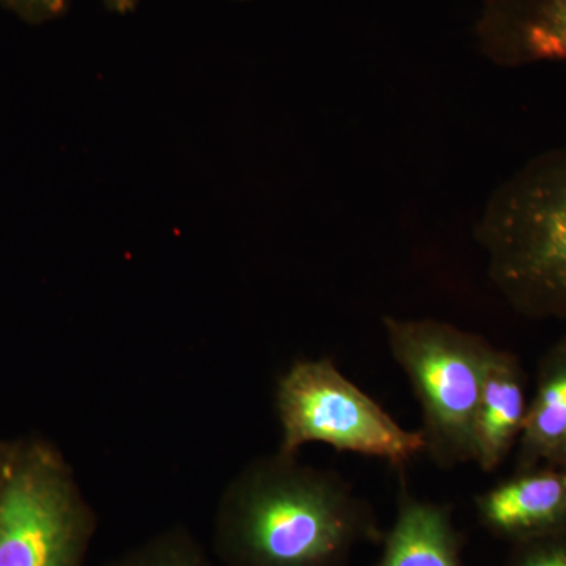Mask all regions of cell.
Here are the masks:
<instances>
[{"mask_svg": "<svg viewBox=\"0 0 566 566\" xmlns=\"http://www.w3.org/2000/svg\"><path fill=\"white\" fill-rule=\"evenodd\" d=\"M476 520L510 545L566 531V468L515 471L475 497Z\"/></svg>", "mask_w": 566, "mask_h": 566, "instance_id": "obj_7", "label": "cell"}, {"mask_svg": "<svg viewBox=\"0 0 566 566\" xmlns=\"http://www.w3.org/2000/svg\"><path fill=\"white\" fill-rule=\"evenodd\" d=\"M387 345L422 409L424 453L439 468L474 461V420L495 346L434 318L382 319Z\"/></svg>", "mask_w": 566, "mask_h": 566, "instance_id": "obj_3", "label": "cell"}, {"mask_svg": "<svg viewBox=\"0 0 566 566\" xmlns=\"http://www.w3.org/2000/svg\"><path fill=\"white\" fill-rule=\"evenodd\" d=\"M216 532L229 566H342L357 546L385 536L344 476L279 450L230 480Z\"/></svg>", "mask_w": 566, "mask_h": 566, "instance_id": "obj_1", "label": "cell"}, {"mask_svg": "<svg viewBox=\"0 0 566 566\" xmlns=\"http://www.w3.org/2000/svg\"><path fill=\"white\" fill-rule=\"evenodd\" d=\"M114 566H211L185 531H170L145 543Z\"/></svg>", "mask_w": 566, "mask_h": 566, "instance_id": "obj_11", "label": "cell"}, {"mask_svg": "<svg viewBox=\"0 0 566 566\" xmlns=\"http://www.w3.org/2000/svg\"><path fill=\"white\" fill-rule=\"evenodd\" d=\"M506 566H566V531L512 545Z\"/></svg>", "mask_w": 566, "mask_h": 566, "instance_id": "obj_12", "label": "cell"}, {"mask_svg": "<svg viewBox=\"0 0 566 566\" xmlns=\"http://www.w3.org/2000/svg\"><path fill=\"white\" fill-rule=\"evenodd\" d=\"M475 40L501 69L566 62V0H482Z\"/></svg>", "mask_w": 566, "mask_h": 566, "instance_id": "obj_6", "label": "cell"}, {"mask_svg": "<svg viewBox=\"0 0 566 566\" xmlns=\"http://www.w3.org/2000/svg\"><path fill=\"white\" fill-rule=\"evenodd\" d=\"M274 403L282 428L279 452L286 455H297L307 444H326L403 468L424 453L422 430L401 427L329 357L290 365L279 376Z\"/></svg>", "mask_w": 566, "mask_h": 566, "instance_id": "obj_5", "label": "cell"}, {"mask_svg": "<svg viewBox=\"0 0 566 566\" xmlns=\"http://www.w3.org/2000/svg\"><path fill=\"white\" fill-rule=\"evenodd\" d=\"M91 505L46 438L11 441L0 469V566H84Z\"/></svg>", "mask_w": 566, "mask_h": 566, "instance_id": "obj_4", "label": "cell"}, {"mask_svg": "<svg viewBox=\"0 0 566 566\" xmlns=\"http://www.w3.org/2000/svg\"><path fill=\"white\" fill-rule=\"evenodd\" d=\"M546 464H557V465H564L566 468V441L564 442V446L558 449V452L556 455H554L553 460L549 461V463Z\"/></svg>", "mask_w": 566, "mask_h": 566, "instance_id": "obj_15", "label": "cell"}, {"mask_svg": "<svg viewBox=\"0 0 566 566\" xmlns=\"http://www.w3.org/2000/svg\"><path fill=\"white\" fill-rule=\"evenodd\" d=\"M0 6L25 24L41 25L61 18L70 0H0Z\"/></svg>", "mask_w": 566, "mask_h": 566, "instance_id": "obj_13", "label": "cell"}, {"mask_svg": "<svg viewBox=\"0 0 566 566\" xmlns=\"http://www.w3.org/2000/svg\"><path fill=\"white\" fill-rule=\"evenodd\" d=\"M474 240L515 314L566 322V145L532 156L495 186Z\"/></svg>", "mask_w": 566, "mask_h": 566, "instance_id": "obj_2", "label": "cell"}, {"mask_svg": "<svg viewBox=\"0 0 566 566\" xmlns=\"http://www.w3.org/2000/svg\"><path fill=\"white\" fill-rule=\"evenodd\" d=\"M566 441V337L551 346L536 374L526 427L516 447V469L549 463Z\"/></svg>", "mask_w": 566, "mask_h": 566, "instance_id": "obj_10", "label": "cell"}, {"mask_svg": "<svg viewBox=\"0 0 566 566\" xmlns=\"http://www.w3.org/2000/svg\"><path fill=\"white\" fill-rule=\"evenodd\" d=\"M107 9L117 14H128L137 9L139 0H104Z\"/></svg>", "mask_w": 566, "mask_h": 566, "instance_id": "obj_14", "label": "cell"}, {"mask_svg": "<svg viewBox=\"0 0 566 566\" xmlns=\"http://www.w3.org/2000/svg\"><path fill=\"white\" fill-rule=\"evenodd\" d=\"M375 566H463V535L449 505L417 497L401 483L397 516Z\"/></svg>", "mask_w": 566, "mask_h": 566, "instance_id": "obj_9", "label": "cell"}, {"mask_svg": "<svg viewBox=\"0 0 566 566\" xmlns=\"http://www.w3.org/2000/svg\"><path fill=\"white\" fill-rule=\"evenodd\" d=\"M238 2H244V0H238Z\"/></svg>", "mask_w": 566, "mask_h": 566, "instance_id": "obj_17", "label": "cell"}, {"mask_svg": "<svg viewBox=\"0 0 566 566\" xmlns=\"http://www.w3.org/2000/svg\"><path fill=\"white\" fill-rule=\"evenodd\" d=\"M526 374L516 354L494 349L474 420V461L483 472L501 468L526 427Z\"/></svg>", "mask_w": 566, "mask_h": 566, "instance_id": "obj_8", "label": "cell"}, {"mask_svg": "<svg viewBox=\"0 0 566 566\" xmlns=\"http://www.w3.org/2000/svg\"><path fill=\"white\" fill-rule=\"evenodd\" d=\"M11 441L0 438V469L6 463L7 457H9Z\"/></svg>", "mask_w": 566, "mask_h": 566, "instance_id": "obj_16", "label": "cell"}]
</instances>
